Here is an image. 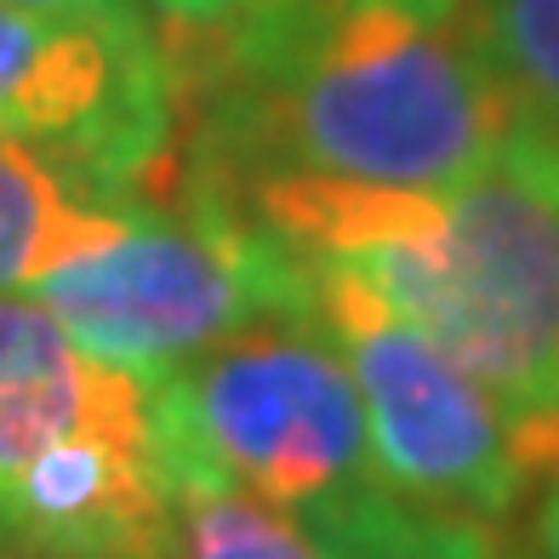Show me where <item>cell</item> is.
I'll list each match as a JSON object with an SVG mask.
<instances>
[{"instance_id": "1", "label": "cell", "mask_w": 559, "mask_h": 559, "mask_svg": "<svg viewBox=\"0 0 559 559\" xmlns=\"http://www.w3.org/2000/svg\"><path fill=\"white\" fill-rule=\"evenodd\" d=\"M183 148L223 183L445 189L514 132L463 0H246L160 23Z\"/></svg>"}, {"instance_id": "2", "label": "cell", "mask_w": 559, "mask_h": 559, "mask_svg": "<svg viewBox=\"0 0 559 559\" xmlns=\"http://www.w3.org/2000/svg\"><path fill=\"white\" fill-rule=\"evenodd\" d=\"M314 274H343L435 337L559 486V132L520 120L445 189L263 177L235 189Z\"/></svg>"}, {"instance_id": "3", "label": "cell", "mask_w": 559, "mask_h": 559, "mask_svg": "<svg viewBox=\"0 0 559 559\" xmlns=\"http://www.w3.org/2000/svg\"><path fill=\"white\" fill-rule=\"evenodd\" d=\"M86 354L155 377L263 320H314V274L246 212L235 183L183 148L177 183L132 206L92 251L35 280Z\"/></svg>"}, {"instance_id": "4", "label": "cell", "mask_w": 559, "mask_h": 559, "mask_svg": "<svg viewBox=\"0 0 559 559\" xmlns=\"http://www.w3.org/2000/svg\"><path fill=\"white\" fill-rule=\"evenodd\" d=\"M166 479H223L309 520L377 486L360 389L320 320H263L148 377Z\"/></svg>"}, {"instance_id": "5", "label": "cell", "mask_w": 559, "mask_h": 559, "mask_svg": "<svg viewBox=\"0 0 559 559\" xmlns=\"http://www.w3.org/2000/svg\"><path fill=\"white\" fill-rule=\"evenodd\" d=\"M0 138L69 166L109 206L183 171V97L160 23H86L0 0Z\"/></svg>"}, {"instance_id": "6", "label": "cell", "mask_w": 559, "mask_h": 559, "mask_svg": "<svg viewBox=\"0 0 559 559\" xmlns=\"http://www.w3.org/2000/svg\"><path fill=\"white\" fill-rule=\"evenodd\" d=\"M314 320L360 389L371 468L383 491L479 520L508 514L531 491L502 405L435 337H423L412 320L343 274H314Z\"/></svg>"}, {"instance_id": "7", "label": "cell", "mask_w": 559, "mask_h": 559, "mask_svg": "<svg viewBox=\"0 0 559 559\" xmlns=\"http://www.w3.org/2000/svg\"><path fill=\"white\" fill-rule=\"evenodd\" d=\"M143 417L148 377L86 354L40 297H0V491L52 445Z\"/></svg>"}, {"instance_id": "8", "label": "cell", "mask_w": 559, "mask_h": 559, "mask_svg": "<svg viewBox=\"0 0 559 559\" xmlns=\"http://www.w3.org/2000/svg\"><path fill=\"white\" fill-rule=\"evenodd\" d=\"M132 206L97 200L69 166L29 143L0 138V297L92 251L126 223Z\"/></svg>"}, {"instance_id": "9", "label": "cell", "mask_w": 559, "mask_h": 559, "mask_svg": "<svg viewBox=\"0 0 559 559\" xmlns=\"http://www.w3.org/2000/svg\"><path fill=\"white\" fill-rule=\"evenodd\" d=\"M302 525H309L320 559H508L491 520L405 502L383 486L320 508Z\"/></svg>"}, {"instance_id": "10", "label": "cell", "mask_w": 559, "mask_h": 559, "mask_svg": "<svg viewBox=\"0 0 559 559\" xmlns=\"http://www.w3.org/2000/svg\"><path fill=\"white\" fill-rule=\"evenodd\" d=\"M171 559H320L309 525L223 479H171Z\"/></svg>"}, {"instance_id": "11", "label": "cell", "mask_w": 559, "mask_h": 559, "mask_svg": "<svg viewBox=\"0 0 559 559\" xmlns=\"http://www.w3.org/2000/svg\"><path fill=\"white\" fill-rule=\"evenodd\" d=\"M463 23L514 115L559 132V0H463Z\"/></svg>"}, {"instance_id": "12", "label": "cell", "mask_w": 559, "mask_h": 559, "mask_svg": "<svg viewBox=\"0 0 559 559\" xmlns=\"http://www.w3.org/2000/svg\"><path fill=\"white\" fill-rule=\"evenodd\" d=\"M17 7H35V12H58V17H86V23H155L143 0H17Z\"/></svg>"}, {"instance_id": "13", "label": "cell", "mask_w": 559, "mask_h": 559, "mask_svg": "<svg viewBox=\"0 0 559 559\" xmlns=\"http://www.w3.org/2000/svg\"><path fill=\"white\" fill-rule=\"evenodd\" d=\"M143 7L160 23H217L235 7H246V0H143Z\"/></svg>"}, {"instance_id": "14", "label": "cell", "mask_w": 559, "mask_h": 559, "mask_svg": "<svg viewBox=\"0 0 559 559\" xmlns=\"http://www.w3.org/2000/svg\"><path fill=\"white\" fill-rule=\"evenodd\" d=\"M537 548H543V559H559V486H548V497L537 508Z\"/></svg>"}, {"instance_id": "15", "label": "cell", "mask_w": 559, "mask_h": 559, "mask_svg": "<svg viewBox=\"0 0 559 559\" xmlns=\"http://www.w3.org/2000/svg\"><path fill=\"white\" fill-rule=\"evenodd\" d=\"M0 559H23V554L12 548V537H7V531H0Z\"/></svg>"}]
</instances>
